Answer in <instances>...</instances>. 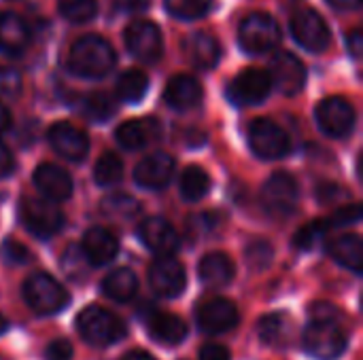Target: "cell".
<instances>
[{"label":"cell","mask_w":363,"mask_h":360,"mask_svg":"<svg viewBox=\"0 0 363 360\" xmlns=\"http://www.w3.org/2000/svg\"><path fill=\"white\" fill-rule=\"evenodd\" d=\"M9 127H11V112H9V108L0 102V134L6 132Z\"/></svg>","instance_id":"f907efd6"},{"label":"cell","mask_w":363,"mask_h":360,"mask_svg":"<svg viewBox=\"0 0 363 360\" xmlns=\"http://www.w3.org/2000/svg\"><path fill=\"white\" fill-rule=\"evenodd\" d=\"M21 91V76L15 68L0 66V95L17 98Z\"/></svg>","instance_id":"f35d334b"},{"label":"cell","mask_w":363,"mask_h":360,"mask_svg":"<svg viewBox=\"0 0 363 360\" xmlns=\"http://www.w3.org/2000/svg\"><path fill=\"white\" fill-rule=\"evenodd\" d=\"M47 138H49L51 149L68 161H81L89 151V140L85 132H81L79 127L66 121L51 125Z\"/></svg>","instance_id":"2e32d148"},{"label":"cell","mask_w":363,"mask_h":360,"mask_svg":"<svg viewBox=\"0 0 363 360\" xmlns=\"http://www.w3.org/2000/svg\"><path fill=\"white\" fill-rule=\"evenodd\" d=\"M187 59L198 66L200 70H211L221 59V45L219 40L208 32H196L185 42Z\"/></svg>","instance_id":"7402d4cb"},{"label":"cell","mask_w":363,"mask_h":360,"mask_svg":"<svg viewBox=\"0 0 363 360\" xmlns=\"http://www.w3.org/2000/svg\"><path fill=\"white\" fill-rule=\"evenodd\" d=\"M23 299L36 314H43V316L62 312L70 301L64 286L57 284V280L51 278L49 274L28 276V280L23 282Z\"/></svg>","instance_id":"3957f363"},{"label":"cell","mask_w":363,"mask_h":360,"mask_svg":"<svg viewBox=\"0 0 363 360\" xmlns=\"http://www.w3.org/2000/svg\"><path fill=\"white\" fill-rule=\"evenodd\" d=\"M330 255L342 267L362 274L363 272V240L357 233H347L330 244Z\"/></svg>","instance_id":"83f0119b"},{"label":"cell","mask_w":363,"mask_h":360,"mask_svg":"<svg viewBox=\"0 0 363 360\" xmlns=\"http://www.w3.org/2000/svg\"><path fill=\"white\" fill-rule=\"evenodd\" d=\"M115 8L125 11V13H138L149 6V0H111Z\"/></svg>","instance_id":"7dc6e473"},{"label":"cell","mask_w":363,"mask_h":360,"mask_svg":"<svg viewBox=\"0 0 363 360\" xmlns=\"http://www.w3.org/2000/svg\"><path fill=\"white\" fill-rule=\"evenodd\" d=\"M338 193H340V187L334 185V182H323V185H319V189H317L319 202H323V204L334 202V197H336Z\"/></svg>","instance_id":"c3c4849f"},{"label":"cell","mask_w":363,"mask_h":360,"mask_svg":"<svg viewBox=\"0 0 363 360\" xmlns=\"http://www.w3.org/2000/svg\"><path fill=\"white\" fill-rule=\"evenodd\" d=\"M30 45V28L15 13L0 15V51L9 55H19Z\"/></svg>","instance_id":"cb8c5ba5"},{"label":"cell","mask_w":363,"mask_h":360,"mask_svg":"<svg viewBox=\"0 0 363 360\" xmlns=\"http://www.w3.org/2000/svg\"><path fill=\"white\" fill-rule=\"evenodd\" d=\"M123 40H125L128 51L136 59L147 62V64H155L164 53L162 32L153 21H147V19L130 23L125 34H123Z\"/></svg>","instance_id":"30bf717a"},{"label":"cell","mask_w":363,"mask_h":360,"mask_svg":"<svg viewBox=\"0 0 363 360\" xmlns=\"http://www.w3.org/2000/svg\"><path fill=\"white\" fill-rule=\"evenodd\" d=\"M240 47L247 53L259 55L274 49L281 40V28L277 19L268 13H251L245 17L238 30Z\"/></svg>","instance_id":"277c9868"},{"label":"cell","mask_w":363,"mask_h":360,"mask_svg":"<svg viewBox=\"0 0 363 360\" xmlns=\"http://www.w3.org/2000/svg\"><path fill=\"white\" fill-rule=\"evenodd\" d=\"M147 89H149V79L143 70H136V68L125 70L117 81V95L128 104L140 102L145 98Z\"/></svg>","instance_id":"f546056e"},{"label":"cell","mask_w":363,"mask_h":360,"mask_svg":"<svg viewBox=\"0 0 363 360\" xmlns=\"http://www.w3.org/2000/svg\"><path fill=\"white\" fill-rule=\"evenodd\" d=\"M311 318L313 320H332V323H336V318H340V312L330 303H315L311 308Z\"/></svg>","instance_id":"7bdbcfd3"},{"label":"cell","mask_w":363,"mask_h":360,"mask_svg":"<svg viewBox=\"0 0 363 360\" xmlns=\"http://www.w3.org/2000/svg\"><path fill=\"white\" fill-rule=\"evenodd\" d=\"M100 210H102V214H104V216H108V219L128 221V219L138 216V212H140V204H138L134 197L125 195V193H113V195H108V197H104V199H102Z\"/></svg>","instance_id":"1f68e13d"},{"label":"cell","mask_w":363,"mask_h":360,"mask_svg":"<svg viewBox=\"0 0 363 360\" xmlns=\"http://www.w3.org/2000/svg\"><path fill=\"white\" fill-rule=\"evenodd\" d=\"M272 89L270 74L259 68L242 70L228 87V98L236 106H253L268 98Z\"/></svg>","instance_id":"8fae6325"},{"label":"cell","mask_w":363,"mask_h":360,"mask_svg":"<svg viewBox=\"0 0 363 360\" xmlns=\"http://www.w3.org/2000/svg\"><path fill=\"white\" fill-rule=\"evenodd\" d=\"M332 6L340 8V11H355L362 6V0H328Z\"/></svg>","instance_id":"681fc988"},{"label":"cell","mask_w":363,"mask_h":360,"mask_svg":"<svg viewBox=\"0 0 363 360\" xmlns=\"http://www.w3.org/2000/svg\"><path fill=\"white\" fill-rule=\"evenodd\" d=\"M149 284L160 297L166 299L179 297L187 284L183 263L177 261L174 257H160L149 269Z\"/></svg>","instance_id":"5bb4252c"},{"label":"cell","mask_w":363,"mask_h":360,"mask_svg":"<svg viewBox=\"0 0 363 360\" xmlns=\"http://www.w3.org/2000/svg\"><path fill=\"white\" fill-rule=\"evenodd\" d=\"M257 333L266 346L272 348H287L294 342L296 325L287 314H268L259 320Z\"/></svg>","instance_id":"484cf974"},{"label":"cell","mask_w":363,"mask_h":360,"mask_svg":"<svg viewBox=\"0 0 363 360\" xmlns=\"http://www.w3.org/2000/svg\"><path fill=\"white\" fill-rule=\"evenodd\" d=\"M362 204H351V206H342L340 210H336V212L328 219V223H330L332 229H334V227H345V225L357 223V221L362 219Z\"/></svg>","instance_id":"ab89813d"},{"label":"cell","mask_w":363,"mask_h":360,"mask_svg":"<svg viewBox=\"0 0 363 360\" xmlns=\"http://www.w3.org/2000/svg\"><path fill=\"white\" fill-rule=\"evenodd\" d=\"M62 15L74 23H87L96 17V0H57Z\"/></svg>","instance_id":"d590c367"},{"label":"cell","mask_w":363,"mask_h":360,"mask_svg":"<svg viewBox=\"0 0 363 360\" xmlns=\"http://www.w3.org/2000/svg\"><path fill=\"white\" fill-rule=\"evenodd\" d=\"M119 252L117 238L104 227H91L83 238V257L89 265H106Z\"/></svg>","instance_id":"ffe728a7"},{"label":"cell","mask_w":363,"mask_h":360,"mask_svg":"<svg viewBox=\"0 0 363 360\" xmlns=\"http://www.w3.org/2000/svg\"><path fill=\"white\" fill-rule=\"evenodd\" d=\"M45 360H72V346L66 339H55L47 346Z\"/></svg>","instance_id":"b9f144b4"},{"label":"cell","mask_w":363,"mask_h":360,"mask_svg":"<svg viewBox=\"0 0 363 360\" xmlns=\"http://www.w3.org/2000/svg\"><path fill=\"white\" fill-rule=\"evenodd\" d=\"M160 136V125L155 119H132L117 127V142L125 151H138Z\"/></svg>","instance_id":"603a6c76"},{"label":"cell","mask_w":363,"mask_h":360,"mask_svg":"<svg viewBox=\"0 0 363 360\" xmlns=\"http://www.w3.org/2000/svg\"><path fill=\"white\" fill-rule=\"evenodd\" d=\"M140 240L145 242V246L155 252L157 257H170L177 248H179V236L172 229V225L166 219L160 216H149L140 223L138 229Z\"/></svg>","instance_id":"e0dca14e"},{"label":"cell","mask_w":363,"mask_h":360,"mask_svg":"<svg viewBox=\"0 0 363 360\" xmlns=\"http://www.w3.org/2000/svg\"><path fill=\"white\" fill-rule=\"evenodd\" d=\"M317 123L321 132L330 138H345L355 125V108L349 100L340 95L325 98L317 106Z\"/></svg>","instance_id":"7c38bea8"},{"label":"cell","mask_w":363,"mask_h":360,"mask_svg":"<svg viewBox=\"0 0 363 360\" xmlns=\"http://www.w3.org/2000/svg\"><path fill=\"white\" fill-rule=\"evenodd\" d=\"M249 144L251 151L262 159H283L291 144L289 136L283 127H279L270 119H255L249 127Z\"/></svg>","instance_id":"9c48e42d"},{"label":"cell","mask_w":363,"mask_h":360,"mask_svg":"<svg viewBox=\"0 0 363 360\" xmlns=\"http://www.w3.org/2000/svg\"><path fill=\"white\" fill-rule=\"evenodd\" d=\"M347 47H349V51H351V55H353L355 59H359V57H362L363 34L359 28H355V30L347 36Z\"/></svg>","instance_id":"bcb514c9"},{"label":"cell","mask_w":363,"mask_h":360,"mask_svg":"<svg viewBox=\"0 0 363 360\" xmlns=\"http://www.w3.org/2000/svg\"><path fill=\"white\" fill-rule=\"evenodd\" d=\"M298 195L296 178L287 172H277L262 187V206L272 219H287L296 212Z\"/></svg>","instance_id":"8992f818"},{"label":"cell","mask_w":363,"mask_h":360,"mask_svg":"<svg viewBox=\"0 0 363 360\" xmlns=\"http://www.w3.org/2000/svg\"><path fill=\"white\" fill-rule=\"evenodd\" d=\"M68 66L83 79H102L115 66V51L102 36L85 34L70 47Z\"/></svg>","instance_id":"6da1fadb"},{"label":"cell","mask_w":363,"mask_h":360,"mask_svg":"<svg viewBox=\"0 0 363 360\" xmlns=\"http://www.w3.org/2000/svg\"><path fill=\"white\" fill-rule=\"evenodd\" d=\"M245 257H247V263L251 265V269L259 272V269H266L272 263L274 250H272V246L266 240H255V242H251L247 246Z\"/></svg>","instance_id":"74e56055"},{"label":"cell","mask_w":363,"mask_h":360,"mask_svg":"<svg viewBox=\"0 0 363 360\" xmlns=\"http://www.w3.org/2000/svg\"><path fill=\"white\" fill-rule=\"evenodd\" d=\"M136 291H138V278L134 272H130L125 267L111 272L102 282V293L117 303L130 301L136 295Z\"/></svg>","instance_id":"f1b7e54d"},{"label":"cell","mask_w":363,"mask_h":360,"mask_svg":"<svg viewBox=\"0 0 363 360\" xmlns=\"http://www.w3.org/2000/svg\"><path fill=\"white\" fill-rule=\"evenodd\" d=\"M19 216H21L23 227L40 240L53 238L64 227L62 210L57 206H53L51 202L38 199V197H26L21 202Z\"/></svg>","instance_id":"ba28073f"},{"label":"cell","mask_w":363,"mask_h":360,"mask_svg":"<svg viewBox=\"0 0 363 360\" xmlns=\"http://www.w3.org/2000/svg\"><path fill=\"white\" fill-rule=\"evenodd\" d=\"M147 327H149V333H151L153 339H157L162 344H168V346L181 344L187 337V325L174 314L153 312L147 318Z\"/></svg>","instance_id":"4316f807"},{"label":"cell","mask_w":363,"mask_h":360,"mask_svg":"<svg viewBox=\"0 0 363 360\" xmlns=\"http://www.w3.org/2000/svg\"><path fill=\"white\" fill-rule=\"evenodd\" d=\"M328 231H332L328 219H319V221H313L308 225H304L296 236H294V246L300 248V250H308L317 244V240H321Z\"/></svg>","instance_id":"8d00e7d4"},{"label":"cell","mask_w":363,"mask_h":360,"mask_svg":"<svg viewBox=\"0 0 363 360\" xmlns=\"http://www.w3.org/2000/svg\"><path fill=\"white\" fill-rule=\"evenodd\" d=\"M304 350L317 360H336L347 350V337L338 323L313 320L304 331Z\"/></svg>","instance_id":"5b68a950"},{"label":"cell","mask_w":363,"mask_h":360,"mask_svg":"<svg viewBox=\"0 0 363 360\" xmlns=\"http://www.w3.org/2000/svg\"><path fill=\"white\" fill-rule=\"evenodd\" d=\"M81 110H83V115L87 119L102 123V121H106V119H111L115 115L117 106H115L113 98H108L106 93H89V95H85V100L81 104Z\"/></svg>","instance_id":"836d02e7"},{"label":"cell","mask_w":363,"mask_h":360,"mask_svg":"<svg viewBox=\"0 0 363 360\" xmlns=\"http://www.w3.org/2000/svg\"><path fill=\"white\" fill-rule=\"evenodd\" d=\"M13 168H15V159L9 151V146L0 140V178L9 176L13 172Z\"/></svg>","instance_id":"f6af8a7d"},{"label":"cell","mask_w":363,"mask_h":360,"mask_svg":"<svg viewBox=\"0 0 363 360\" xmlns=\"http://www.w3.org/2000/svg\"><path fill=\"white\" fill-rule=\"evenodd\" d=\"M121 360H155L149 352H143V350H132V352H128L125 356Z\"/></svg>","instance_id":"816d5d0a"},{"label":"cell","mask_w":363,"mask_h":360,"mask_svg":"<svg viewBox=\"0 0 363 360\" xmlns=\"http://www.w3.org/2000/svg\"><path fill=\"white\" fill-rule=\"evenodd\" d=\"M164 100L174 110H189L202 102V85L198 79L189 74L172 76L166 85Z\"/></svg>","instance_id":"44dd1931"},{"label":"cell","mask_w":363,"mask_h":360,"mask_svg":"<svg viewBox=\"0 0 363 360\" xmlns=\"http://www.w3.org/2000/svg\"><path fill=\"white\" fill-rule=\"evenodd\" d=\"M213 6V0H166V11L177 19H200Z\"/></svg>","instance_id":"e575fe53"},{"label":"cell","mask_w":363,"mask_h":360,"mask_svg":"<svg viewBox=\"0 0 363 360\" xmlns=\"http://www.w3.org/2000/svg\"><path fill=\"white\" fill-rule=\"evenodd\" d=\"M174 174V159L168 153L147 155L134 170V180L143 189H164Z\"/></svg>","instance_id":"ac0fdd59"},{"label":"cell","mask_w":363,"mask_h":360,"mask_svg":"<svg viewBox=\"0 0 363 360\" xmlns=\"http://www.w3.org/2000/svg\"><path fill=\"white\" fill-rule=\"evenodd\" d=\"M2 255H4V259H6L9 263H13V265H23V263H28V261L32 259L30 250H28L23 244L15 242V240H6V242H4Z\"/></svg>","instance_id":"60d3db41"},{"label":"cell","mask_w":363,"mask_h":360,"mask_svg":"<svg viewBox=\"0 0 363 360\" xmlns=\"http://www.w3.org/2000/svg\"><path fill=\"white\" fill-rule=\"evenodd\" d=\"M289 25H291V34L294 38L313 53H321L330 47L332 40V32L325 23V19L311 6H302L298 11L291 13L289 17Z\"/></svg>","instance_id":"52a82bcc"},{"label":"cell","mask_w":363,"mask_h":360,"mask_svg":"<svg viewBox=\"0 0 363 360\" xmlns=\"http://www.w3.org/2000/svg\"><path fill=\"white\" fill-rule=\"evenodd\" d=\"M123 178V163L115 153H104L96 161L94 168V180L100 187H113Z\"/></svg>","instance_id":"d6a6232c"},{"label":"cell","mask_w":363,"mask_h":360,"mask_svg":"<svg viewBox=\"0 0 363 360\" xmlns=\"http://www.w3.org/2000/svg\"><path fill=\"white\" fill-rule=\"evenodd\" d=\"M198 325L204 333L211 335L232 331L238 325V310L230 299L223 297L208 299L198 310Z\"/></svg>","instance_id":"9a60e30c"},{"label":"cell","mask_w":363,"mask_h":360,"mask_svg":"<svg viewBox=\"0 0 363 360\" xmlns=\"http://www.w3.org/2000/svg\"><path fill=\"white\" fill-rule=\"evenodd\" d=\"M198 274H200V278H202V282L206 286L223 289L234 280L236 267H234V261L225 252H211L200 261Z\"/></svg>","instance_id":"d4e9b609"},{"label":"cell","mask_w":363,"mask_h":360,"mask_svg":"<svg viewBox=\"0 0 363 360\" xmlns=\"http://www.w3.org/2000/svg\"><path fill=\"white\" fill-rule=\"evenodd\" d=\"M179 187H181V195H183L187 202H198V199H202V197L208 193V189H211V178H208V174H206L200 166H189V168L181 174Z\"/></svg>","instance_id":"4dcf8cb0"},{"label":"cell","mask_w":363,"mask_h":360,"mask_svg":"<svg viewBox=\"0 0 363 360\" xmlns=\"http://www.w3.org/2000/svg\"><path fill=\"white\" fill-rule=\"evenodd\" d=\"M77 329L79 335L91 346H111L125 335L123 320L98 306H89L79 312Z\"/></svg>","instance_id":"7a4b0ae2"},{"label":"cell","mask_w":363,"mask_h":360,"mask_svg":"<svg viewBox=\"0 0 363 360\" xmlns=\"http://www.w3.org/2000/svg\"><path fill=\"white\" fill-rule=\"evenodd\" d=\"M6 331H9V323H6V318L0 314V335H2V333H6Z\"/></svg>","instance_id":"f5cc1de1"},{"label":"cell","mask_w":363,"mask_h":360,"mask_svg":"<svg viewBox=\"0 0 363 360\" xmlns=\"http://www.w3.org/2000/svg\"><path fill=\"white\" fill-rule=\"evenodd\" d=\"M270 81L285 95H296L306 85V66L289 51H279L270 59Z\"/></svg>","instance_id":"4fadbf2b"},{"label":"cell","mask_w":363,"mask_h":360,"mask_svg":"<svg viewBox=\"0 0 363 360\" xmlns=\"http://www.w3.org/2000/svg\"><path fill=\"white\" fill-rule=\"evenodd\" d=\"M200 360H232L228 348L219 346V344H206L200 350Z\"/></svg>","instance_id":"ee69618b"},{"label":"cell","mask_w":363,"mask_h":360,"mask_svg":"<svg viewBox=\"0 0 363 360\" xmlns=\"http://www.w3.org/2000/svg\"><path fill=\"white\" fill-rule=\"evenodd\" d=\"M34 185L45 197L53 202H64L72 195V180L68 172L55 163H40L34 170Z\"/></svg>","instance_id":"d6986e66"}]
</instances>
